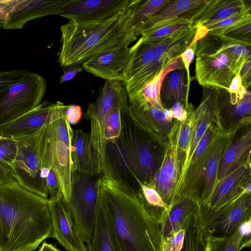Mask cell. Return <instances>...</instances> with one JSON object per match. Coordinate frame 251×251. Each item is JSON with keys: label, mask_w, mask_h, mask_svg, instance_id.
<instances>
[{"label": "cell", "mask_w": 251, "mask_h": 251, "mask_svg": "<svg viewBox=\"0 0 251 251\" xmlns=\"http://www.w3.org/2000/svg\"><path fill=\"white\" fill-rule=\"evenodd\" d=\"M251 11V0H208L197 23L204 27L217 23L231 16Z\"/></svg>", "instance_id": "83f0119b"}, {"label": "cell", "mask_w": 251, "mask_h": 251, "mask_svg": "<svg viewBox=\"0 0 251 251\" xmlns=\"http://www.w3.org/2000/svg\"><path fill=\"white\" fill-rule=\"evenodd\" d=\"M204 88L200 104L201 107V114L193 129L187 157L177 179L173 202L176 200L180 194L189 162L197 145L205 132L208 125L214 123L213 106L215 89Z\"/></svg>", "instance_id": "603a6c76"}, {"label": "cell", "mask_w": 251, "mask_h": 251, "mask_svg": "<svg viewBox=\"0 0 251 251\" xmlns=\"http://www.w3.org/2000/svg\"><path fill=\"white\" fill-rule=\"evenodd\" d=\"M234 137L225 149L218 167L217 182L240 166L251 162V128H245L236 140Z\"/></svg>", "instance_id": "cb8c5ba5"}, {"label": "cell", "mask_w": 251, "mask_h": 251, "mask_svg": "<svg viewBox=\"0 0 251 251\" xmlns=\"http://www.w3.org/2000/svg\"><path fill=\"white\" fill-rule=\"evenodd\" d=\"M53 238L49 199L17 182L0 183L1 251H34Z\"/></svg>", "instance_id": "7a4b0ae2"}, {"label": "cell", "mask_w": 251, "mask_h": 251, "mask_svg": "<svg viewBox=\"0 0 251 251\" xmlns=\"http://www.w3.org/2000/svg\"><path fill=\"white\" fill-rule=\"evenodd\" d=\"M114 17L99 23L69 21L60 27L61 46L58 62L61 67L80 64L107 52L128 47L138 35L132 26L133 3Z\"/></svg>", "instance_id": "3957f363"}, {"label": "cell", "mask_w": 251, "mask_h": 251, "mask_svg": "<svg viewBox=\"0 0 251 251\" xmlns=\"http://www.w3.org/2000/svg\"><path fill=\"white\" fill-rule=\"evenodd\" d=\"M70 0H13L3 28L22 29L28 21L53 15H59Z\"/></svg>", "instance_id": "5bb4252c"}, {"label": "cell", "mask_w": 251, "mask_h": 251, "mask_svg": "<svg viewBox=\"0 0 251 251\" xmlns=\"http://www.w3.org/2000/svg\"><path fill=\"white\" fill-rule=\"evenodd\" d=\"M86 251H121L105 208L99 198L93 234Z\"/></svg>", "instance_id": "484cf974"}, {"label": "cell", "mask_w": 251, "mask_h": 251, "mask_svg": "<svg viewBox=\"0 0 251 251\" xmlns=\"http://www.w3.org/2000/svg\"><path fill=\"white\" fill-rule=\"evenodd\" d=\"M53 238L68 251H86L67 202L62 193L49 199Z\"/></svg>", "instance_id": "4fadbf2b"}, {"label": "cell", "mask_w": 251, "mask_h": 251, "mask_svg": "<svg viewBox=\"0 0 251 251\" xmlns=\"http://www.w3.org/2000/svg\"><path fill=\"white\" fill-rule=\"evenodd\" d=\"M99 188L121 251H162L160 225L138 191L108 174L99 178Z\"/></svg>", "instance_id": "6da1fadb"}, {"label": "cell", "mask_w": 251, "mask_h": 251, "mask_svg": "<svg viewBox=\"0 0 251 251\" xmlns=\"http://www.w3.org/2000/svg\"><path fill=\"white\" fill-rule=\"evenodd\" d=\"M121 134L139 186L142 183L154 187L167 145L156 141L139 127L129 114L128 105L121 109Z\"/></svg>", "instance_id": "5b68a950"}, {"label": "cell", "mask_w": 251, "mask_h": 251, "mask_svg": "<svg viewBox=\"0 0 251 251\" xmlns=\"http://www.w3.org/2000/svg\"><path fill=\"white\" fill-rule=\"evenodd\" d=\"M195 55L196 79L207 88L227 90L247 61L231 56L221 35L209 32L196 42Z\"/></svg>", "instance_id": "277c9868"}, {"label": "cell", "mask_w": 251, "mask_h": 251, "mask_svg": "<svg viewBox=\"0 0 251 251\" xmlns=\"http://www.w3.org/2000/svg\"><path fill=\"white\" fill-rule=\"evenodd\" d=\"M82 115L81 107L79 105H69L65 110V116L70 125L77 124Z\"/></svg>", "instance_id": "7bdbcfd3"}, {"label": "cell", "mask_w": 251, "mask_h": 251, "mask_svg": "<svg viewBox=\"0 0 251 251\" xmlns=\"http://www.w3.org/2000/svg\"><path fill=\"white\" fill-rule=\"evenodd\" d=\"M132 0H70L59 15L78 24L99 23L126 9Z\"/></svg>", "instance_id": "7c38bea8"}, {"label": "cell", "mask_w": 251, "mask_h": 251, "mask_svg": "<svg viewBox=\"0 0 251 251\" xmlns=\"http://www.w3.org/2000/svg\"><path fill=\"white\" fill-rule=\"evenodd\" d=\"M17 151V141L0 136V163L10 167Z\"/></svg>", "instance_id": "8d00e7d4"}, {"label": "cell", "mask_w": 251, "mask_h": 251, "mask_svg": "<svg viewBox=\"0 0 251 251\" xmlns=\"http://www.w3.org/2000/svg\"><path fill=\"white\" fill-rule=\"evenodd\" d=\"M47 84L41 75L29 72L0 93V125L37 107L45 94Z\"/></svg>", "instance_id": "9c48e42d"}, {"label": "cell", "mask_w": 251, "mask_h": 251, "mask_svg": "<svg viewBox=\"0 0 251 251\" xmlns=\"http://www.w3.org/2000/svg\"><path fill=\"white\" fill-rule=\"evenodd\" d=\"M180 122L173 121V127L165 148L161 165L154 182V187L163 201L170 207L178 175L176 146Z\"/></svg>", "instance_id": "2e32d148"}, {"label": "cell", "mask_w": 251, "mask_h": 251, "mask_svg": "<svg viewBox=\"0 0 251 251\" xmlns=\"http://www.w3.org/2000/svg\"><path fill=\"white\" fill-rule=\"evenodd\" d=\"M53 103L42 102L34 109L0 125V136L17 140L36 134L49 118Z\"/></svg>", "instance_id": "ffe728a7"}, {"label": "cell", "mask_w": 251, "mask_h": 251, "mask_svg": "<svg viewBox=\"0 0 251 251\" xmlns=\"http://www.w3.org/2000/svg\"><path fill=\"white\" fill-rule=\"evenodd\" d=\"M251 60L246 61L240 71V76L243 86L248 90L251 86Z\"/></svg>", "instance_id": "f6af8a7d"}, {"label": "cell", "mask_w": 251, "mask_h": 251, "mask_svg": "<svg viewBox=\"0 0 251 251\" xmlns=\"http://www.w3.org/2000/svg\"><path fill=\"white\" fill-rule=\"evenodd\" d=\"M130 58V48L106 52L82 63L85 71L106 80L123 82Z\"/></svg>", "instance_id": "d6986e66"}, {"label": "cell", "mask_w": 251, "mask_h": 251, "mask_svg": "<svg viewBox=\"0 0 251 251\" xmlns=\"http://www.w3.org/2000/svg\"><path fill=\"white\" fill-rule=\"evenodd\" d=\"M193 105L189 102L187 107L180 102H176L173 104L170 109L173 118L180 122H183L187 117L189 111Z\"/></svg>", "instance_id": "b9f144b4"}, {"label": "cell", "mask_w": 251, "mask_h": 251, "mask_svg": "<svg viewBox=\"0 0 251 251\" xmlns=\"http://www.w3.org/2000/svg\"><path fill=\"white\" fill-rule=\"evenodd\" d=\"M96 176L74 172L67 202L78 233L85 244L92 236L99 200V178Z\"/></svg>", "instance_id": "52a82bcc"}, {"label": "cell", "mask_w": 251, "mask_h": 251, "mask_svg": "<svg viewBox=\"0 0 251 251\" xmlns=\"http://www.w3.org/2000/svg\"><path fill=\"white\" fill-rule=\"evenodd\" d=\"M5 22V19L0 20V29L3 28Z\"/></svg>", "instance_id": "f907efd6"}, {"label": "cell", "mask_w": 251, "mask_h": 251, "mask_svg": "<svg viewBox=\"0 0 251 251\" xmlns=\"http://www.w3.org/2000/svg\"><path fill=\"white\" fill-rule=\"evenodd\" d=\"M73 169L75 172L92 176L100 174L89 133L81 129L74 131Z\"/></svg>", "instance_id": "d4e9b609"}, {"label": "cell", "mask_w": 251, "mask_h": 251, "mask_svg": "<svg viewBox=\"0 0 251 251\" xmlns=\"http://www.w3.org/2000/svg\"><path fill=\"white\" fill-rule=\"evenodd\" d=\"M128 102L129 114L139 127L156 141L167 145L173 122L168 121L163 111L146 101Z\"/></svg>", "instance_id": "9a60e30c"}, {"label": "cell", "mask_w": 251, "mask_h": 251, "mask_svg": "<svg viewBox=\"0 0 251 251\" xmlns=\"http://www.w3.org/2000/svg\"><path fill=\"white\" fill-rule=\"evenodd\" d=\"M12 0H0V20L7 18L11 9Z\"/></svg>", "instance_id": "c3c4849f"}, {"label": "cell", "mask_w": 251, "mask_h": 251, "mask_svg": "<svg viewBox=\"0 0 251 251\" xmlns=\"http://www.w3.org/2000/svg\"><path fill=\"white\" fill-rule=\"evenodd\" d=\"M235 136L218 132L208 146L204 165L199 201L207 204L217 183V175L221 157L227 145Z\"/></svg>", "instance_id": "44dd1931"}, {"label": "cell", "mask_w": 251, "mask_h": 251, "mask_svg": "<svg viewBox=\"0 0 251 251\" xmlns=\"http://www.w3.org/2000/svg\"><path fill=\"white\" fill-rule=\"evenodd\" d=\"M214 124L218 132L235 135L251 124V94L245 89L238 94L215 89Z\"/></svg>", "instance_id": "30bf717a"}, {"label": "cell", "mask_w": 251, "mask_h": 251, "mask_svg": "<svg viewBox=\"0 0 251 251\" xmlns=\"http://www.w3.org/2000/svg\"><path fill=\"white\" fill-rule=\"evenodd\" d=\"M196 42L192 43L191 45L180 55L184 67L186 70L187 80V94L188 95L191 77L190 75L189 67L193 60L195 55Z\"/></svg>", "instance_id": "60d3db41"}, {"label": "cell", "mask_w": 251, "mask_h": 251, "mask_svg": "<svg viewBox=\"0 0 251 251\" xmlns=\"http://www.w3.org/2000/svg\"><path fill=\"white\" fill-rule=\"evenodd\" d=\"M204 241L205 251H240L244 248L251 247L244 240L239 228L229 236L208 237Z\"/></svg>", "instance_id": "836d02e7"}, {"label": "cell", "mask_w": 251, "mask_h": 251, "mask_svg": "<svg viewBox=\"0 0 251 251\" xmlns=\"http://www.w3.org/2000/svg\"><path fill=\"white\" fill-rule=\"evenodd\" d=\"M186 229H181L174 236L162 240V251H180Z\"/></svg>", "instance_id": "ab89813d"}, {"label": "cell", "mask_w": 251, "mask_h": 251, "mask_svg": "<svg viewBox=\"0 0 251 251\" xmlns=\"http://www.w3.org/2000/svg\"><path fill=\"white\" fill-rule=\"evenodd\" d=\"M194 109L193 106L190 109L187 118L183 122H180L179 125L176 146L178 176L187 157L194 126L199 119H195L193 118L192 113Z\"/></svg>", "instance_id": "4dcf8cb0"}, {"label": "cell", "mask_w": 251, "mask_h": 251, "mask_svg": "<svg viewBox=\"0 0 251 251\" xmlns=\"http://www.w3.org/2000/svg\"><path fill=\"white\" fill-rule=\"evenodd\" d=\"M171 0H134L132 26L136 28L151 17L159 12Z\"/></svg>", "instance_id": "1f68e13d"}, {"label": "cell", "mask_w": 251, "mask_h": 251, "mask_svg": "<svg viewBox=\"0 0 251 251\" xmlns=\"http://www.w3.org/2000/svg\"><path fill=\"white\" fill-rule=\"evenodd\" d=\"M201 232L203 238H224L233 234L244 222L251 219V193H245L218 207L198 203Z\"/></svg>", "instance_id": "8992f818"}, {"label": "cell", "mask_w": 251, "mask_h": 251, "mask_svg": "<svg viewBox=\"0 0 251 251\" xmlns=\"http://www.w3.org/2000/svg\"><path fill=\"white\" fill-rule=\"evenodd\" d=\"M251 22L238 25L229 28L221 34L235 39L251 43Z\"/></svg>", "instance_id": "74e56055"}, {"label": "cell", "mask_w": 251, "mask_h": 251, "mask_svg": "<svg viewBox=\"0 0 251 251\" xmlns=\"http://www.w3.org/2000/svg\"><path fill=\"white\" fill-rule=\"evenodd\" d=\"M245 89L242 84L240 75H238L233 78L227 90L230 93L238 94Z\"/></svg>", "instance_id": "7dc6e473"}, {"label": "cell", "mask_w": 251, "mask_h": 251, "mask_svg": "<svg viewBox=\"0 0 251 251\" xmlns=\"http://www.w3.org/2000/svg\"><path fill=\"white\" fill-rule=\"evenodd\" d=\"M183 66L179 57L167 67L160 74L146 84L142 90L133 96L128 97V101L141 100L146 101L160 110L163 111L166 108L162 104L159 93L163 79L166 75L172 70Z\"/></svg>", "instance_id": "f546056e"}, {"label": "cell", "mask_w": 251, "mask_h": 251, "mask_svg": "<svg viewBox=\"0 0 251 251\" xmlns=\"http://www.w3.org/2000/svg\"><path fill=\"white\" fill-rule=\"evenodd\" d=\"M180 251H205L204 241L199 222L198 204L186 228Z\"/></svg>", "instance_id": "e575fe53"}, {"label": "cell", "mask_w": 251, "mask_h": 251, "mask_svg": "<svg viewBox=\"0 0 251 251\" xmlns=\"http://www.w3.org/2000/svg\"><path fill=\"white\" fill-rule=\"evenodd\" d=\"M199 202L194 194H186L172 204L160 224L162 240L186 229Z\"/></svg>", "instance_id": "7402d4cb"}, {"label": "cell", "mask_w": 251, "mask_h": 251, "mask_svg": "<svg viewBox=\"0 0 251 251\" xmlns=\"http://www.w3.org/2000/svg\"><path fill=\"white\" fill-rule=\"evenodd\" d=\"M16 182L17 181L14 176L11 168L0 163V183H11Z\"/></svg>", "instance_id": "ee69618b"}, {"label": "cell", "mask_w": 251, "mask_h": 251, "mask_svg": "<svg viewBox=\"0 0 251 251\" xmlns=\"http://www.w3.org/2000/svg\"><path fill=\"white\" fill-rule=\"evenodd\" d=\"M197 22L186 19H179L165 24L142 34L146 40L159 41L193 27Z\"/></svg>", "instance_id": "d6a6232c"}, {"label": "cell", "mask_w": 251, "mask_h": 251, "mask_svg": "<svg viewBox=\"0 0 251 251\" xmlns=\"http://www.w3.org/2000/svg\"><path fill=\"white\" fill-rule=\"evenodd\" d=\"M28 73L29 72L23 69L0 71V93Z\"/></svg>", "instance_id": "f35d334b"}, {"label": "cell", "mask_w": 251, "mask_h": 251, "mask_svg": "<svg viewBox=\"0 0 251 251\" xmlns=\"http://www.w3.org/2000/svg\"><path fill=\"white\" fill-rule=\"evenodd\" d=\"M249 22H251V11H247L231 16L205 27L209 32L221 34L229 28Z\"/></svg>", "instance_id": "d590c367"}, {"label": "cell", "mask_w": 251, "mask_h": 251, "mask_svg": "<svg viewBox=\"0 0 251 251\" xmlns=\"http://www.w3.org/2000/svg\"><path fill=\"white\" fill-rule=\"evenodd\" d=\"M37 132L16 140L17 151L10 168L20 185L38 196L49 199L46 183L41 175L38 153Z\"/></svg>", "instance_id": "8fae6325"}, {"label": "cell", "mask_w": 251, "mask_h": 251, "mask_svg": "<svg viewBox=\"0 0 251 251\" xmlns=\"http://www.w3.org/2000/svg\"><path fill=\"white\" fill-rule=\"evenodd\" d=\"M251 163L243 165L218 181L206 205L220 207L245 193H251Z\"/></svg>", "instance_id": "ac0fdd59"}, {"label": "cell", "mask_w": 251, "mask_h": 251, "mask_svg": "<svg viewBox=\"0 0 251 251\" xmlns=\"http://www.w3.org/2000/svg\"></svg>", "instance_id": "816d5d0a"}, {"label": "cell", "mask_w": 251, "mask_h": 251, "mask_svg": "<svg viewBox=\"0 0 251 251\" xmlns=\"http://www.w3.org/2000/svg\"><path fill=\"white\" fill-rule=\"evenodd\" d=\"M39 251H61L59 249H57L55 245L52 244L44 242L41 247H40Z\"/></svg>", "instance_id": "681fc988"}, {"label": "cell", "mask_w": 251, "mask_h": 251, "mask_svg": "<svg viewBox=\"0 0 251 251\" xmlns=\"http://www.w3.org/2000/svg\"><path fill=\"white\" fill-rule=\"evenodd\" d=\"M80 64H76L69 66L68 70L64 72L60 78V83L70 80L73 78L75 75L82 71V67Z\"/></svg>", "instance_id": "bcb514c9"}, {"label": "cell", "mask_w": 251, "mask_h": 251, "mask_svg": "<svg viewBox=\"0 0 251 251\" xmlns=\"http://www.w3.org/2000/svg\"><path fill=\"white\" fill-rule=\"evenodd\" d=\"M208 0H171L159 12L151 17L136 28L138 36L179 19L197 22Z\"/></svg>", "instance_id": "e0dca14e"}, {"label": "cell", "mask_w": 251, "mask_h": 251, "mask_svg": "<svg viewBox=\"0 0 251 251\" xmlns=\"http://www.w3.org/2000/svg\"><path fill=\"white\" fill-rule=\"evenodd\" d=\"M198 25L160 40L154 48L152 59L143 70L124 84L128 97L139 92L167 67L179 57L191 44Z\"/></svg>", "instance_id": "ba28073f"}, {"label": "cell", "mask_w": 251, "mask_h": 251, "mask_svg": "<svg viewBox=\"0 0 251 251\" xmlns=\"http://www.w3.org/2000/svg\"><path fill=\"white\" fill-rule=\"evenodd\" d=\"M159 97L166 109H170L176 102L188 106L187 80L184 66L166 75L161 83Z\"/></svg>", "instance_id": "4316f807"}, {"label": "cell", "mask_w": 251, "mask_h": 251, "mask_svg": "<svg viewBox=\"0 0 251 251\" xmlns=\"http://www.w3.org/2000/svg\"><path fill=\"white\" fill-rule=\"evenodd\" d=\"M159 42L146 40L141 37L130 48V58L124 83L131 79L150 63L152 59L154 48Z\"/></svg>", "instance_id": "f1b7e54d"}]
</instances>
